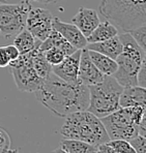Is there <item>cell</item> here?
I'll list each match as a JSON object with an SVG mask.
<instances>
[{
	"label": "cell",
	"instance_id": "cell-1",
	"mask_svg": "<svg viewBox=\"0 0 146 153\" xmlns=\"http://www.w3.org/2000/svg\"><path fill=\"white\" fill-rule=\"evenodd\" d=\"M37 100L56 116L66 118L78 111H85L89 103L88 87L78 81L67 83L53 73L34 92Z\"/></svg>",
	"mask_w": 146,
	"mask_h": 153
},
{
	"label": "cell",
	"instance_id": "cell-2",
	"mask_svg": "<svg viewBox=\"0 0 146 153\" xmlns=\"http://www.w3.org/2000/svg\"><path fill=\"white\" fill-rule=\"evenodd\" d=\"M100 12L122 33L146 26V0H102Z\"/></svg>",
	"mask_w": 146,
	"mask_h": 153
},
{
	"label": "cell",
	"instance_id": "cell-3",
	"mask_svg": "<svg viewBox=\"0 0 146 153\" xmlns=\"http://www.w3.org/2000/svg\"><path fill=\"white\" fill-rule=\"evenodd\" d=\"M60 132L66 139L83 141L94 146L110 141L101 119L87 110L67 115Z\"/></svg>",
	"mask_w": 146,
	"mask_h": 153
},
{
	"label": "cell",
	"instance_id": "cell-4",
	"mask_svg": "<svg viewBox=\"0 0 146 153\" xmlns=\"http://www.w3.org/2000/svg\"><path fill=\"white\" fill-rule=\"evenodd\" d=\"M122 51L116 57L117 69L112 75L117 83L124 87L138 86V73L145 63V50H143L129 32L118 34Z\"/></svg>",
	"mask_w": 146,
	"mask_h": 153
},
{
	"label": "cell",
	"instance_id": "cell-5",
	"mask_svg": "<svg viewBox=\"0 0 146 153\" xmlns=\"http://www.w3.org/2000/svg\"><path fill=\"white\" fill-rule=\"evenodd\" d=\"M146 107L119 108L108 116L101 118L110 140H131L138 134L141 121L146 118Z\"/></svg>",
	"mask_w": 146,
	"mask_h": 153
},
{
	"label": "cell",
	"instance_id": "cell-6",
	"mask_svg": "<svg viewBox=\"0 0 146 153\" xmlns=\"http://www.w3.org/2000/svg\"><path fill=\"white\" fill-rule=\"evenodd\" d=\"M123 87L112 76H106L104 81L88 86L89 103L87 111L98 118H104L120 108L119 97Z\"/></svg>",
	"mask_w": 146,
	"mask_h": 153
},
{
	"label": "cell",
	"instance_id": "cell-7",
	"mask_svg": "<svg viewBox=\"0 0 146 153\" xmlns=\"http://www.w3.org/2000/svg\"><path fill=\"white\" fill-rule=\"evenodd\" d=\"M31 5L28 0H23L17 4H0V33L7 40L25 28L26 17Z\"/></svg>",
	"mask_w": 146,
	"mask_h": 153
},
{
	"label": "cell",
	"instance_id": "cell-8",
	"mask_svg": "<svg viewBox=\"0 0 146 153\" xmlns=\"http://www.w3.org/2000/svg\"><path fill=\"white\" fill-rule=\"evenodd\" d=\"M31 59L32 51L20 54L17 59L8 64L18 89L23 92H35L42 87L45 81L33 68Z\"/></svg>",
	"mask_w": 146,
	"mask_h": 153
},
{
	"label": "cell",
	"instance_id": "cell-9",
	"mask_svg": "<svg viewBox=\"0 0 146 153\" xmlns=\"http://www.w3.org/2000/svg\"><path fill=\"white\" fill-rule=\"evenodd\" d=\"M52 21L53 16L48 10L31 6L27 13L25 28L34 38L44 42L53 30Z\"/></svg>",
	"mask_w": 146,
	"mask_h": 153
},
{
	"label": "cell",
	"instance_id": "cell-10",
	"mask_svg": "<svg viewBox=\"0 0 146 153\" xmlns=\"http://www.w3.org/2000/svg\"><path fill=\"white\" fill-rule=\"evenodd\" d=\"M81 51L76 50L73 54L66 55L59 64L52 66V73L67 83L78 82Z\"/></svg>",
	"mask_w": 146,
	"mask_h": 153
},
{
	"label": "cell",
	"instance_id": "cell-11",
	"mask_svg": "<svg viewBox=\"0 0 146 153\" xmlns=\"http://www.w3.org/2000/svg\"><path fill=\"white\" fill-rule=\"evenodd\" d=\"M105 76H106L101 73L90 60L87 49H82L79 63V71H78V80L85 86L88 87L101 83L102 81H104Z\"/></svg>",
	"mask_w": 146,
	"mask_h": 153
},
{
	"label": "cell",
	"instance_id": "cell-12",
	"mask_svg": "<svg viewBox=\"0 0 146 153\" xmlns=\"http://www.w3.org/2000/svg\"><path fill=\"white\" fill-rule=\"evenodd\" d=\"M52 27L54 30L61 34L74 48L77 50H82L86 48L87 40L86 37L82 34V32L78 29V27L74 25L73 23H66V22L60 21L59 18L53 17Z\"/></svg>",
	"mask_w": 146,
	"mask_h": 153
},
{
	"label": "cell",
	"instance_id": "cell-13",
	"mask_svg": "<svg viewBox=\"0 0 146 153\" xmlns=\"http://www.w3.org/2000/svg\"><path fill=\"white\" fill-rule=\"evenodd\" d=\"M72 23L77 26L82 34L87 38L98 25L100 18L96 10L92 8L80 7L77 15L74 16V18L72 19Z\"/></svg>",
	"mask_w": 146,
	"mask_h": 153
},
{
	"label": "cell",
	"instance_id": "cell-14",
	"mask_svg": "<svg viewBox=\"0 0 146 153\" xmlns=\"http://www.w3.org/2000/svg\"><path fill=\"white\" fill-rule=\"evenodd\" d=\"M86 49L90 51H95L115 60L116 57L122 51V44H121L118 35H116V36L103 40V42H89L86 45Z\"/></svg>",
	"mask_w": 146,
	"mask_h": 153
},
{
	"label": "cell",
	"instance_id": "cell-15",
	"mask_svg": "<svg viewBox=\"0 0 146 153\" xmlns=\"http://www.w3.org/2000/svg\"><path fill=\"white\" fill-rule=\"evenodd\" d=\"M120 108L143 105L146 107V90L140 86L124 87L119 97Z\"/></svg>",
	"mask_w": 146,
	"mask_h": 153
},
{
	"label": "cell",
	"instance_id": "cell-16",
	"mask_svg": "<svg viewBox=\"0 0 146 153\" xmlns=\"http://www.w3.org/2000/svg\"><path fill=\"white\" fill-rule=\"evenodd\" d=\"M51 48H56V49H59V50L63 51L66 55H69V54H73L77 49L74 48L71 44L64 37L61 36L60 33H58L56 30L51 31L50 35L44 40V42H40L39 47V51H47Z\"/></svg>",
	"mask_w": 146,
	"mask_h": 153
},
{
	"label": "cell",
	"instance_id": "cell-17",
	"mask_svg": "<svg viewBox=\"0 0 146 153\" xmlns=\"http://www.w3.org/2000/svg\"><path fill=\"white\" fill-rule=\"evenodd\" d=\"M13 46L18 49L20 54H25L28 52L39 48L40 45V40L34 38L32 34L27 30L26 28L22 29L15 37H13Z\"/></svg>",
	"mask_w": 146,
	"mask_h": 153
},
{
	"label": "cell",
	"instance_id": "cell-18",
	"mask_svg": "<svg viewBox=\"0 0 146 153\" xmlns=\"http://www.w3.org/2000/svg\"><path fill=\"white\" fill-rule=\"evenodd\" d=\"M116 35H118V29L111 22L106 20V21L98 23V25L95 27V29L86 38V40L87 44H89V42H98L109 39V38L114 37Z\"/></svg>",
	"mask_w": 146,
	"mask_h": 153
},
{
	"label": "cell",
	"instance_id": "cell-19",
	"mask_svg": "<svg viewBox=\"0 0 146 153\" xmlns=\"http://www.w3.org/2000/svg\"><path fill=\"white\" fill-rule=\"evenodd\" d=\"M88 51V55L92 63L95 65L96 68L104 74L105 76H112L117 69V63L114 59L105 56L101 53H98L95 51Z\"/></svg>",
	"mask_w": 146,
	"mask_h": 153
},
{
	"label": "cell",
	"instance_id": "cell-20",
	"mask_svg": "<svg viewBox=\"0 0 146 153\" xmlns=\"http://www.w3.org/2000/svg\"><path fill=\"white\" fill-rule=\"evenodd\" d=\"M60 148L69 153H98V146L73 139L62 140L60 142Z\"/></svg>",
	"mask_w": 146,
	"mask_h": 153
},
{
	"label": "cell",
	"instance_id": "cell-21",
	"mask_svg": "<svg viewBox=\"0 0 146 153\" xmlns=\"http://www.w3.org/2000/svg\"><path fill=\"white\" fill-rule=\"evenodd\" d=\"M32 66L35 69L40 78L42 80H46L50 74L52 73V66L49 64V62L45 58V53L42 51H39V48L32 50Z\"/></svg>",
	"mask_w": 146,
	"mask_h": 153
},
{
	"label": "cell",
	"instance_id": "cell-22",
	"mask_svg": "<svg viewBox=\"0 0 146 153\" xmlns=\"http://www.w3.org/2000/svg\"><path fill=\"white\" fill-rule=\"evenodd\" d=\"M44 53H45V58L49 62V64H51V66L59 64L66 56V54L63 51L56 48H51L49 50L45 51Z\"/></svg>",
	"mask_w": 146,
	"mask_h": 153
},
{
	"label": "cell",
	"instance_id": "cell-23",
	"mask_svg": "<svg viewBox=\"0 0 146 153\" xmlns=\"http://www.w3.org/2000/svg\"><path fill=\"white\" fill-rule=\"evenodd\" d=\"M107 144L117 153H136L130 142L127 140H110Z\"/></svg>",
	"mask_w": 146,
	"mask_h": 153
},
{
	"label": "cell",
	"instance_id": "cell-24",
	"mask_svg": "<svg viewBox=\"0 0 146 153\" xmlns=\"http://www.w3.org/2000/svg\"><path fill=\"white\" fill-rule=\"evenodd\" d=\"M130 34L135 39V42L145 50V42H146V26H141L139 28H136L134 30L130 31Z\"/></svg>",
	"mask_w": 146,
	"mask_h": 153
},
{
	"label": "cell",
	"instance_id": "cell-25",
	"mask_svg": "<svg viewBox=\"0 0 146 153\" xmlns=\"http://www.w3.org/2000/svg\"><path fill=\"white\" fill-rule=\"evenodd\" d=\"M130 144L132 145V147L134 148V150L136 153H145L146 152V139L145 137H142L140 134H137L136 137L132 138L131 140H129Z\"/></svg>",
	"mask_w": 146,
	"mask_h": 153
},
{
	"label": "cell",
	"instance_id": "cell-26",
	"mask_svg": "<svg viewBox=\"0 0 146 153\" xmlns=\"http://www.w3.org/2000/svg\"><path fill=\"white\" fill-rule=\"evenodd\" d=\"M10 148V138L7 131L0 127V153H4Z\"/></svg>",
	"mask_w": 146,
	"mask_h": 153
},
{
	"label": "cell",
	"instance_id": "cell-27",
	"mask_svg": "<svg viewBox=\"0 0 146 153\" xmlns=\"http://www.w3.org/2000/svg\"><path fill=\"white\" fill-rule=\"evenodd\" d=\"M4 49H5V52L7 54L8 58H10V61H13L16 60L20 55V52L18 51V49L16 48L13 45H8V46H4Z\"/></svg>",
	"mask_w": 146,
	"mask_h": 153
},
{
	"label": "cell",
	"instance_id": "cell-28",
	"mask_svg": "<svg viewBox=\"0 0 146 153\" xmlns=\"http://www.w3.org/2000/svg\"><path fill=\"white\" fill-rule=\"evenodd\" d=\"M145 84H146V62L143 63V65L141 66L140 71L138 73V86L145 88Z\"/></svg>",
	"mask_w": 146,
	"mask_h": 153
},
{
	"label": "cell",
	"instance_id": "cell-29",
	"mask_svg": "<svg viewBox=\"0 0 146 153\" xmlns=\"http://www.w3.org/2000/svg\"><path fill=\"white\" fill-rule=\"evenodd\" d=\"M10 60L8 58L7 54L5 52L4 46H0V67H6L8 66Z\"/></svg>",
	"mask_w": 146,
	"mask_h": 153
},
{
	"label": "cell",
	"instance_id": "cell-30",
	"mask_svg": "<svg viewBox=\"0 0 146 153\" xmlns=\"http://www.w3.org/2000/svg\"><path fill=\"white\" fill-rule=\"evenodd\" d=\"M98 153H117L113 148L110 147L107 143L102 144V145H98Z\"/></svg>",
	"mask_w": 146,
	"mask_h": 153
},
{
	"label": "cell",
	"instance_id": "cell-31",
	"mask_svg": "<svg viewBox=\"0 0 146 153\" xmlns=\"http://www.w3.org/2000/svg\"><path fill=\"white\" fill-rule=\"evenodd\" d=\"M28 1H36L40 2V3H56L59 0H28Z\"/></svg>",
	"mask_w": 146,
	"mask_h": 153
},
{
	"label": "cell",
	"instance_id": "cell-32",
	"mask_svg": "<svg viewBox=\"0 0 146 153\" xmlns=\"http://www.w3.org/2000/svg\"><path fill=\"white\" fill-rule=\"evenodd\" d=\"M51 153H69V152H66V150L61 149V148H58V149H55L54 151H52Z\"/></svg>",
	"mask_w": 146,
	"mask_h": 153
},
{
	"label": "cell",
	"instance_id": "cell-33",
	"mask_svg": "<svg viewBox=\"0 0 146 153\" xmlns=\"http://www.w3.org/2000/svg\"><path fill=\"white\" fill-rule=\"evenodd\" d=\"M4 153H19V151H18L17 149H10V148L7 151H5Z\"/></svg>",
	"mask_w": 146,
	"mask_h": 153
},
{
	"label": "cell",
	"instance_id": "cell-34",
	"mask_svg": "<svg viewBox=\"0 0 146 153\" xmlns=\"http://www.w3.org/2000/svg\"><path fill=\"white\" fill-rule=\"evenodd\" d=\"M2 37H3V35L0 33V44H1V42H2Z\"/></svg>",
	"mask_w": 146,
	"mask_h": 153
},
{
	"label": "cell",
	"instance_id": "cell-35",
	"mask_svg": "<svg viewBox=\"0 0 146 153\" xmlns=\"http://www.w3.org/2000/svg\"><path fill=\"white\" fill-rule=\"evenodd\" d=\"M5 1H6V0H0V4H1V3H5Z\"/></svg>",
	"mask_w": 146,
	"mask_h": 153
}]
</instances>
